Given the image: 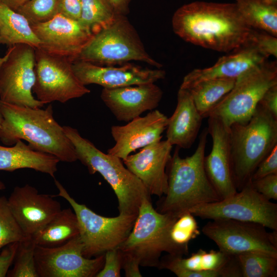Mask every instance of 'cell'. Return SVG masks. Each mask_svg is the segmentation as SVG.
Wrapping results in <instances>:
<instances>
[{
  "instance_id": "cell-3",
  "label": "cell",
  "mask_w": 277,
  "mask_h": 277,
  "mask_svg": "<svg viewBox=\"0 0 277 277\" xmlns=\"http://www.w3.org/2000/svg\"><path fill=\"white\" fill-rule=\"evenodd\" d=\"M208 134L206 127L191 156L182 158L179 155L180 148L175 149L167 166L168 188L159 201L156 209L158 212L178 217L197 205L221 200L204 169Z\"/></svg>"
},
{
  "instance_id": "cell-45",
  "label": "cell",
  "mask_w": 277,
  "mask_h": 277,
  "mask_svg": "<svg viewBox=\"0 0 277 277\" xmlns=\"http://www.w3.org/2000/svg\"><path fill=\"white\" fill-rule=\"evenodd\" d=\"M30 0H0V2L10 9L17 11Z\"/></svg>"
},
{
  "instance_id": "cell-11",
  "label": "cell",
  "mask_w": 277,
  "mask_h": 277,
  "mask_svg": "<svg viewBox=\"0 0 277 277\" xmlns=\"http://www.w3.org/2000/svg\"><path fill=\"white\" fill-rule=\"evenodd\" d=\"M189 212L203 219H231L259 223L277 230V204L259 193L251 182L232 195L218 202L197 205Z\"/></svg>"
},
{
  "instance_id": "cell-5",
  "label": "cell",
  "mask_w": 277,
  "mask_h": 277,
  "mask_svg": "<svg viewBox=\"0 0 277 277\" xmlns=\"http://www.w3.org/2000/svg\"><path fill=\"white\" fill-rule=\"evenodd\" d=\"M234 182L237 191L249 182L260 163L277 145V118L258 104L245 123L230 127Z\"/></svg>"
},
{
  "instance_id": "cell-8",
  "label": "cell",
  "mask_w": 277,
  "mask_h": 277,
  "mask_svg": "<svg viewBox=\"0 0 277 277\" xmlns=\"http://www.w3.org/2000/svg\"><path fill=\"white\" fill-rule=\"evenodd\" d=\"M58 193L53 197L65 199L75 212L78 223L83 254L92 258L108 250L118 248L129 234L137 217L120 214L106 217L93 211L85 205L77 203L59 181L54 179Z\"/></svg>"
},
{
  "instance_id": "cell-25",
  "label": "cell",
  "mask_w": 277,
  "mask_h": 277,
  "mask_svg": "<svg viewBox=\"0 0 277 277\" xmlns=\"http://www.w3.org/2000/svg\"><path fill=\"white\" fill-rule=\"evenodd\" d=\"M59 162L55 156L34 150L21 140L12 147L0 145V170L12 172L29 168L55 179Z\"/></svg>"
},
{
  "instance_id": "cell-13",
  "label": "cell",
  "mask_w": 277,
  "mask_h": 277,
  "mask_svg": "<svg viewBox=\"0 0 277 277\" xmlns=\"http://www.w3.org/2000/svg\"><path fill=\"white\" fill-rule=\"evenodd\" d=\"M34 47L25 44L9 47L0 66V100L42 108L45 104L32 94L35 83Z\"/></svg>"
},
{
  "instance_id": "cell-19",
  "label": "cell",
  "mask_w": 277,
  "mask_h": 277,
  "mask_svg": "<svg viewBox=\"0 0 277 277\" xmlns=\"http://www.w3.org/2000/svg\"><path fill=\"white\" fill-rule=\"evenodd\" d=\"M160 269H168L178 277H242L237 255L221 250L199 249L189 257L168 254L160 260Z\"/></svg>"
},
{
  "instance_id": "cell-47",
  "label": "cell",
  "mask_w": 277,
  "mask_h": 277,
  "mask_svg": "<svg viewBox=\"0 0 277 277\" xmlns=\"http://www.w3.org/2000/svg\"><path fill=\"white\" fill-rule=\"evenodd\" d=\"M2 121H3V118H2V117L1 115L0 114V131H1V129Z\"/></svg>"
},
{
  "instance_id": "cell-26",
  "label": "cell",
  "mask_w": 277,
  "mask_h": 277,
  "mask_svg": "<svg viewBox=\"0 0 277 277\" xmlns=\"http://www.w3.org/2000/svg\"><path fill=\"white\" fill-rule=\"evenodd\" d=\"M76 215L70 208L62 209L31 238L37 246L55 247L79 235Z\"/></svg>"
},
{
  "instance_id": "cell-10",
  "label": "cell",
  "mask_w": 277,
  "mask_h": 277,
  "mask_svg": "<svg viewBox=\"0 0 277 277\" xmlns=\"http://www.w3.org/2000/svg\"><path fill=\"white\" fill-rule=\"evenodd\" d=\"M35 83L36 99L45 104L65 103L89 93L90 90L76 76L70 60L35 48Z\"/></svg>"
},
{
  "instance_id": "cell-41",
  "label": "cell",
  "mask_w": 277,
  "mask_h": 277,
  "mask_svg": "<svg viewBox=\"0 0 277 277\" xmlns=\"http://www.w3.org/2000/svg\"><path fill=\"white\" fill-rule=\"evenodd\" d=\"M82 0H60L59 14L78 21L82 12Z\"/></svg>"
},
{
  "instance_id": "cell-21",
  "label": "cell",
  "mask_w": 277,
  "mask_h": 277,
  "mask_svg": "<svg viewBox=\"0 0 277 277\" xmlns=\"http://www.w3.org/2000/svg\"><path fill=\"white\" fill-rule=\"evenodd\" d=\"M167 140L160 141L130 154L123 162L126 167L144 184L151 195L162 197L168 188L166 169L171 158L172 148Z\"/></svg>"
},
{
  "instance_id": "cell-31",
  "label": "cell",
  "mask_w": 277,
  "mask_h": 277,
  "mask_svg": "<svg viewBox=\"0 0 277 277\" xmlns=\"http://www.w3.org/2000/svg\"><path fill=\"white\" fill-rule=\"evenodd\" d=\"M242 277H276L277 257L259 251L237 255Z\"/></svg>"
},
{
  "instance_id": "cell-27",
  "label": "cell",
  "mask_w": 277,
  "mask_h": 277,
  "mask_svg": "<svg viewBox=\"0 0 277 277\" xmlns=\"http://www.w3.org/2000/svg\"><path fill=\"white\" fill-rule=\"evenodd\" d=\"M40 43L27 18L0 2V44L9 47L25 44L38 48Z\"/></svg>"
},
{
  "instance_id": "cell-30",
  "label": "cell",
  "mask_w": 277,
  "mask_h": 277,
  "mask_svg": "<svg viewBox=\"0 0 277 277\" xmlns=\"http://www.w3.org/2000/svg\"><path fill=\"white\" fill-rule=\"evenodd\" d=\"M117 15L109 0H82L78 21L94 34L110 24Z\"/></svg>"
},
{
  "instance_id": "cell-23",
  "label": "cell",
  "mask_w": 277,
  "mask_h": 277,
  "mask_svg": "<svg viewBox=\"0 0 277 277\" xmlns=\"http://www.w3.org/2000/svg\"><path fill=\"white\" fill-rule=\"evenodd\" d=\"M266 57L247 44L220 57L214 65L195 69L186 74L180 88L188 89L202 81L214 78L236 79L265 61Z\"/></svg>"
},
{
  "instance_id": "cell-9",
  "label": "cell",
  "mask_w": 277,
  "mask_h": 277,
  "mask_svg": "<svg viewBox=\"0 0 277 277\" xmlns=\"http://www.w3.org/2000/svg\"><path fill=\"white\" fill-rule=\"evenodd\" d=\"M275 84L276 61L267 60L236 78L233 88L212 108L207 118H217L229 128L234 123H245L252 117L266 91Z\"/></svg>"
},
{
  "instance_id": "cell-14",
  "label": "cell",
  "mask_w": 277,
  "mask_h": 277,
  "mask_svg": "<svg viewBox=\"0 0 277 277\" xmlns=\"http://www.w3.org/2000/svg\"><path fill=\"white\" fill-rule=\"evenodd\" d=\"M34 259L38 277H94L104 264V254L94 258L83 254L78 235L55 247H35Z\"/></svg>"
},
{
  "instance_id": "cell-22",
  "label": "cell",
  "mask_w": 277,
  "mask_h": 277,
  "mask_svg": "<svg viewBox=\"0 0 277 277\" xmlns=\"http://www.w3.org/2000/svg\"><path fill=\"white\" fill-rule=\"evenodd\" d=\"M155 83L103 88L101 98L116 119L128 122L148 110L156 109L163 96Z\"/></svg>"
},
{
  "instance_id": "cell-38",
  "label": "cell",
  "mask_w": 277,
  "mask_h": 277,
  "mask_svg": "<svg viewBox=\"0 0 277 277\" xmlns=\"http://www.w3.org/2000/svg\"><path fill=\"white\" fill-rule=\"evenodd\" d=\"M253 187L267 199L277 200V174L251 181Z\"/></svg>"
},
{
  "instance_id": "cell-7",
  "label": "cell",
  "mask_w": 277,
  "mask_h": 277,
  "mask_svg": "<svg viewBox=\"0 0 277 277\" xmlns=\"http://www.w3.org/2000/svg\"><path fill=\"white\" fill-rule=\"evenodd\" d=\"M76 60L100 66L136 61L156 68L163 66L147 53L135 29L123 15H117L107 27L93 34Z\"/></svg>"
},
{
  "instance_id": "cell-44",
  "label": "cell",
  "mask_w": 277,
  "mask_h": 277,
  "mask_svg": "<svg viewBox=\"0 0 277 277\" xmlns=\"http://www.w3.org/2000/svg\"><path fill=\"white\" fill-rule=\"evenodd\" d=\"M115 12L118 15H126L129 11L131 0H109Z\"/></svg>"
},
{
  "instance_id": "cell-49",
  "label": "cell",
  "mask_w": 277,
  "mask_h": 277,
  "mask_svg": "<svg viewBox=\"0 0 277 277\" xmlns=\"http://www.w3.org/2000/svg\"><path fill=\"white\" fill-rule=\"evenodd\" d=\"M271 1L277 2V0H271Z\"/></svg>"
},
{
  "instance_id": "cell-33",
  "label": "cell",
  "mask_w": 277,
  "mask_h": 277,
  "mask_svg": "<svg viewBox=\"0 0 277 277\" xmlns=\"http://www.w3.org/2000/svg\"><path fill=\"white\" fill-rule=\"evenodd\" d=\"M200 234L197 223L194 216L190 212L179 216L170 230L172 242L188 253L189 242Z\"/></svg>"
},
{
  "instance_id": "cell-6",
  "label": "cell",
  "mask_w": 277,
  "mask_h": 277,
  "mask_svg": "<svg viewBox=\"0 0 277 277\" xmlns=\"http://www.w3.org/2000/svg\"><path fill=\"white\" fill-rule=\"evenodd\" d=\"M177 218L158 212L153 206L151 196L144 197L134 225L118 249L143 267H158L163 252L174 256L187 255L170 238V228Z\"/></svg>"
},
{
  "instance_id": "cell-16",
  "label": "cell",
  "mask_w": 277,
  "mask_h": 277,
  "mask_svg": "<svg viewBox=\"0 0 277 277\" xmlns=\"http://www.w3.org/2000/svg\"><path fill=\"white\" fill-rule=\"evenodd\" d=\"M54 197L39 193L29 184L13 189L8 205L26 237H32L62 210L60 202Z\"/></svg>"
},
{
  "instance_id": "cell-2",
  "label": "cell",
  "mask_w": 277,
  "mask_h": 277,
  "mask_svg": "<svg viewBox=\"0 0 277 277\" xmlns=\"http://www.w3.org/2000/svg\"><path fill=\"white\" fill-rule=\"evenodd\" d=\"M53 114L51 104L43 109L0 100V140L7 146L25 140L34 150L52 155L60 161L74 162L77 160L74 147Z\"/></svg>"
},
{
  "instance_id": "cell-39",
  "label": "cell",
  "mask_w": 277,
  "mask_h": 277,
  "mask_svg": "<svg viewBox=\"0 0 277 277\" xmlns=\"http://www.w3.org/2000/svg\"><path fill=\"white\" fill-rule=\"evenodd\" d=\"M271 174H277V145L258 165L252 176L251 180Z\"/></svg>"
},
{
  "instance_id": "cell-17",
  "label": "cell",
  "mask_w": 277,
  "mask_h": 277,
  "mask_svg": "<svg viewBox=\"0 0 277 277\" xmlns=\"http://www.w3.org/2000/svg\"><path fill=\"white\" fill-rule=\"evenodd\" d=\"M72 66L76 76L84 85L96 84L103 88L155 83L164 78L166 75L165 71L160 68H144L129 63L114 67L75 60Z\"/></svg>"
},
{
  "instance_id": "cell-46",
  "label": "cell",
  "mask_w": 277,
  "mask_h": 277,
  "mask_svg": "<svg viewBox=\"0 0 277 277\" xmlns=\"http://www.w3.org/2000/svg\"><path fill=\"white\" fill-rule=\"evenodd\" d=\"M6 188L5 184L0 180V190H4Z\"/></svg>"
},
{
  "instance_id": "cell-12",
  "label": "cell",
  "mask_w": 277,
  "mask_h": 277,
  "mask_svg": "<svg viewBox=\"0 0 277 277\" xmlns=\"http://www.w3.org/2000/svg\"><path fill=\"white\" fill-rule=\"evenodd\" d=\"M202 228L203 233L219 250L229 254L259 251L277 257V230L268 232L259 223L231 219L212 220Z\"/></svg>"
},
{
  "instance_id": "cell-15",
  "label": "cell",
  "mask_w": 277,
  "mask_h": 277,
  "mask_svg": "<svg viewBox=\"0 0 277 277\" xmlns=\"http://www.w3.org/2000/svg\"><path fill=\"white\" fill-rule=\"evenodd\" d=\"M40 41V48L55 55L76 60L93 34L78 21L58 14L43 23L31 25Z\"/></svg>"
},
{
  "instance_id": "cell-1",
  "label": "cell",
  "mask_w": 277,
  "mask_h": 277,
  "mask_svg": "<svg viewBox=\"0 0 277 277\" xmlns=\"http://www.w3.org/2000/svg\"><path fill=\"white\" fill-rule=\"evenodd\" d=\"M172 29L184 41L218 52H230L246 42L251 28L234 3L195 1L174 12Z\"/></svg>"
},
{
  "instance_id": "cell-37",
  "label": "cell",
  "mask_w": 277,
  "mask_h": 277,
  "mask_svg": "<svg viewBox=\"0 0 277 277\" xmlns=\"http://www.w3.org/2000/svg\"><path fill=\"white\" fill-rule=\"evenodd\" d=\"M104 264L95 277H120L122 269V254L118 248L104 253Z\"/></svg>"
},
{
  "instance_id": "cell-40",
  "label": "cell",
  "mask_w": 277,
  "mask_h": 277,
  "mask_svg": "<svg viewBox=\"0 0 277 277\" xmlns=\"http://www.w3.org/2000/svg\"><path fill=\"white\" fill-rule=\"evenodd\" d=\"M19 242L11 243L0 252V277L7 276L9 268L14 262Z\"/></svg>"
},
{
  "instance_id": "cell-48",
  "label": "cell",
  "mask_w": 277,
  "mask_h": 277,
  "mask_svg": "<svg viewBox=\"0 0 277 277\" xmlns=\"http://www.w3.org/2000/svg\"><path fill=\"white\" fill-rule=\"evenodd\" d=\"M4 60V56L2 57H0V66Z\"/></svg>"
},
{
  "instance_id": "cell-29",
  "label": "cell",
  "mask_w": 277,
  "mask_h": 277,
  "mask_svg": "<svg viewBox=\"0 0 277 277\" xmlns=\"http://www.w3.org/2000/svg\"><path fill=\"white\" fill-rule=\"evenodd\" d=\"M235 81L231 78L209 79L187 89L203 118L207 117L212 108L233 88Z\"/></svg>"
},
{
  "instance_id": "cell-4",
  "label": "cell",
  "mask_w": 277,
  "mask_h": 277,
  "mask_svg": "<svg viewBox=\"0 0 277 277\" xmlns=\"http://www.w3.org/2000/svg\"><path fill=\"white\" fill-rule=\"evenodd\" d=\"M63 127L77 160L87 167L90 174L99 173L111 187L117 199L119 213L137 216L143 198L151 196L143 183L125 167L120 158L99 150L76 129Z\"/></svg>"
},
{
  "instance_id": "cell-43",
  "label": "cell",
  "mask_w": 277,
  "mask_h": 277,
  "mask_svg": "<svg viewBox=\"0 0 277 277\" xmlns=\"http://www.w3.org/2000/svg\"><path fill=\"white\" fill-rule=\"evenodd\" d=\"M122 254V268L124 270L125 276L141 277L139 262L127 255Z\"/></svg>"
},
{
  "instance_id": "cell-18",
  "label": "cell",
  "mask_w": 277,
  "mask_h": 277,
  "mask_svg": "<svg viewBox=\"0 0 277 277\" xmlns=\"http://www.w3.org/2000/svg\"><path fill=\"white\" fill-rule=\"evenodd\" d=\"M208 118L207 128L212 146L210 153L204 156V169L209 181L223 200L238 191L232 169L230 130L220 119Z\"/></svg>"
},
{
  "instance_id": "cell-24",
  "label": "cell",
  "mask_w": 277,
  "mask_h": 277,
  "mask_svg": "<svg viewBox=\"0 0 277 277\" xmlns=\"http://www.w3.org/2000/svg\"><path fill=\"white\" fill-rule=\"evenodd\" d=\"M203 119L189 90L180 87L176 107L168 118L166 140L172 146L190 148L197 137Z\"/></svg>"
},
{
  "instance_id": "cell-32",
  "label": "cell",
  "mask_w": 277,
  "mask_h": 277,
  "mask_svg": "<svg viewBox=\"0 0 277 277\" xmlns=\"http://www.w3.org/2000/svg\"><path fill=\"white\" fill-rule=\"evenodd\" d=\"M36 245L31 237L19 242L14 266L9 270L8 277H38L34 259Z\"/></svg>"
},
{
  "instance_id": "cell-28",
  "label": "cell",
  "mask_w": 277,
  "mask_h": 277,
  "mask_svg": "<svg viewBox=\"0 0 277 277\" xmlns=\"http://www.w3.org/2000/svg\"><path fill=\"white\" fill-rule=\"evenodd\" d=\"M238 9L251 28L277 36V2L271 0H235Z\"/></svg>"
},
{
  "instance_id": "cell-20",
  "label": "cell",
  "mask_w": 277,
  "mask_h": 277,
  "mask_svg": "<svg viewBox=\"0 0 277 277\" xmlns=\"http://www.w3.org/2000/svg\"><path fill=\"white\" fill-rule=\"evenodd\" d=\"M168 122V117L164 113L153 110L125 125L112 126L111 133L115 143L107 153L123 160L136 150L161 141Z\"/></svg>"
},
{
  "instance_id": "cell-34",
  "label": "cell",
  "mask_w": 277,
  "mask_h": 277,
  "mask_svg": "<svg viewBox=\"0 0 277 277\" xmlns=\"http://www.w3.org/2000/svg\"><path fill=\"white\" fill-rule=\"evenodd\" d=\"M26 238L10 209L8 198L0 196V252L6 246Z\"/></svg>"
},
{
  "instance_id": "cell-42",
  "label": "cell",
  "mask_w": 277,
  "mask_h": 277,
  "mask_svg": "<svg viewBox=\"0 0 277 277\" xmlns=\"http://www.w3.org/2000/svg\"><path fill=\"white\" fill-rule=\"evenodd\" d=\"M259 104L277 118V84L273 85L266 91Z\"/></svg>"
},
{
  "instance_id": "cell-36",
  "label": "cell",
  "mask_w": 277,
  "mask_h": 277,
  "mask_svg": "<svg viewBox=\"0 0 277 277\" xmlns=\"http://www.w3.org/2000/svg\"><path fill=\"white\" fill-rule=\"evenodd\" d=\"M244 44L255 49L260 53L268 58L277 57V38L264 31L252 28Z\"/></svg>"
},
{
  "instance_id": "cell-35",
  "label": "cell",
  "mask_w": 277,
  "mask_h": 277,
  "mask_svg": "<svg viewBox=\"0 0 277 277\" xmlns=\"http://www.w3.org/2000/svg\"><path fill=\"white\" fill-rule=\"evenodd\" d=\"M60 0H30L17 11L30 25L49 21L59 14Z\"/></svg>"
}]
</instances>
